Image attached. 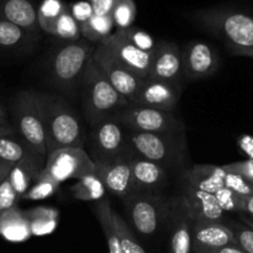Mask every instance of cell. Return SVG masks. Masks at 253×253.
I'll return each mask as SVG.
<instances>
[{"instance_id": "cell-4", "label": "cell", "mask_w": 253, "mask_h": 253, "mask_svg": "<svg viewBox=\"0 0 253 253\" xmlns=\"http://www.w3.org/2000/svg\"><path fill=\"white\" fill-rule=\"evenodd\" d=\"M131 151L163 168L178 167L185 161L187 140L184 132H133L127 131Z\"/></svg>"}, {"instance_id": "cell-1", "label": "cell", "mask_w": 253, "mask_h": 253, "mask_svg": "<svg viewBox=\"0 0 253 253\" xmlns=\"http://www.w3.org/2000/svg\"><path fill=\"white\" fill-rule=\"evenodd\" d=\"M48 155L62 148H83L85 137L76 111L62 96L40 93Z\"/></svg>"}, {"instance_id": "cell-40", "label": "cell", "mask_w": 253, "mask_h": 253, "mask_svg": "<svg viewBox=\"0 0 253 253\" xmlns=\"http://www.w3.org/2000/svg\"><path fill=\"white\" fill-rule=\"evenodd\" d=\"M20 197L12 188L11 183L7 177L0 183V214L6 210L11 209L17 204Z\"/></svg>"}, {"instance_id": "cell-5", "label": "cell", "mask_w": 253, "mask_h": 253, "mask_svg": "<svg viewBox=\"0 0 253 253\" xmlns=\"http://www.w3.org/2000/svg\"><path fill=\"white\" fill-rule=\"evenodd\" d=\"M124 208L131 229L143 237H152L168 224L172 200L161 194L135 192L124 199Z\"/></svg>"}, {"instance_id": "cell-30", "label": "cell", "mask_w": 253, "mask_h": 253, "mask_svg": "<svg viewBox=\"0 0 253 253\" xmlns=\"http://www.w3.org/2000/svg\"><path fill=\"white\" fill-rule=\"evenodd\" d=\"M71 193L74 199L81 202H99L104 199L106 189L95 174H90L72 185Z\"/></svg>"}, {"instance_id": "cell-31", "label": "cell", "mask_w": 253, "mask_h": 253, "mask_svg": "<svg viewBox=\"0 0 253 253\" xmlns=\"http://www.w3.org/2000/svg\"><path fill=\"white\" fill-rule=\"evenodd\" d=\"M113 221L123 253H146L143 247L138 242L133 230L127 224V221L119 212L114 211V210Z\"/></svg>"}, {"instance_id": "cell-17", "label": "cell", "mask_w": 253, "mask_h": 253, "mask_svg": "<svg viewBox=\"0 0 253 253\" xmlns=\"http://www.w3.org/2000/svg\"><path fill=\"white\" fill-rule=\"evenodd\" d=\"M130 167L136 192L161 194L168 180L166 168L133 152L130 156Z\"/></svg>"}, {"instance_id": "cell-15", "label": "cell", "mask_w": 253, "mask_h": 253, "mask_svg": "<svg viewBox=\"0 0 253 253\" xmlns=\"http://www.w3.org/2000/svg\"><path fill=\"white\" fill-rule=\"evenodd\" d=\"M182 95L180 83L146 79L142 88L130 104L172 113Z\"/></svg>"}, {"instance_id": "cell-27", "label": "cell", "mask_w": 253, "mask_h": 253, "mask_svg": "<svg viewBox=\"0 0 253 253\" xmlns=\"http://www.w3.org/2000/svg\"><path fill=\"white\" fill-rule=\"evenodd\" d=\"M36 155L40 153H37L31 146L27 145L21 137H17L16 135L0 137V161L15 165L25 158L34 157Z\"/></svg>"}, {"instance_id": "cell-50", "label": "cell", "mask_w": 253, "mask_h": 253, "mask_svg": "<svg viewBox=\"0 0 253 253\" xmlns=\"http://www.w3.org/2000/svg\"><path fill=\"white\" fill-rule=\"evenodd\" d=\"M241 215V220L242 221L245 222V225H247V226L249 227H251V229L253 230V216L252 215H247V214H245V212H242V214H240Z\"/></svg>"}, {"instance_id": "cell-2", "label": "cell", "mask_w": 253, "mask_h": 253, "mask_svg": "<svg viewBox=\"0 0 253 253\" xmlns=\"http://www.w3.org/2000/svg\"><path fill=\"white\" fill-rule=\"evenodd\" d=\"M192 20L221 39L229 49L253 48V15L231 7L197 10Z\"/></svg>"}, {"instance_id": "cell-13", "label": "cell", "mask_w": 253, "mask_h": 253, "mask_svg": "<svg viewBox=\"0 0 253 253\" xmlns=\"http://www.w3.org/2000/svg\"><path fill=\"white\" fill-rule=\"evenodd\" d=\"M100 43H103L126 68L140 78L147 79L155 51L150 52L140 48L125 39L118 30Z\"/></svg>"}, {"instance_id": "cell-53", "label": "cell", "mask_w": 253, "mask_h": 253, "mask_svg": "<svg viewBox=\"0 0 253 253\" xmlns=\"http://www.w3.org/2000/svg\"><path fill=\"white\" fill-rule=\"evenodd\" d=\"M252 185H253V183H252Z\"/></svg>"}, {"instance_id": "cell-33", "label": "cell", "mask_w": 253, "mask_h": 253, "mask_svg": "<svg viewBox=\"0 0 253 253\" xmlns=\"http://www.w3.org/2000/svg\"><path fill=\"white\" fill-rule=\"evenodd\" d=\"M51 36L61 39L66 42H76L82 40L81 27L69 11V6L53 24Z\"/></svg>"}, {"instance_id": "cell-16", "label": "cell", "mask_w": 253, "mask_h": 253, "mask_svg": "<svg viewBox=\"0 0 253 253\" xmlns=\"http://www.w3.org/2000/svg\"><path fill=\"white\" fill-rule=\"evenodd\" d=\"M183 76L182 52L178 44L160 41L156 44L147 79L179 83Z\"/></svg>"}, {"instance_id": "cell-18", "label": "cell", "mask_w": 253, "mask_h": 253, "mask_svg": "<svg viewBox=\"0 0 253 253\" xmlns=\"http://www.w3.org/2000/svg\"><path fill=\"white\" fill-rule=\"evenodd\" d=\"M192 222L183 198L173 199L168 219L170 225L169 253H193Z\"/></svg>"}, {"instance_id": "cell-52", "label": "cell", "mask_w": 253, "mask_h": 253, "mask_svg": "<svg viewBox=\"0 0 253 253\" xmlns=\"http://www.w3.org/2000/svg\"><path fill=\"white\" fill-rule=\"evenodd\" d=\"M85 1H89V0H85Z\"/></svg>"}, {"instance_id": "cell-48", "label": "cell", "mask_w": 253, "mask_h": 253, "mask_svg": "<svg viewBox=\"0 0 253 253\" xmlns=\"http://www.w3.org/2000/svg\"><path fill=\"white\" fill-rule=\"evenodd\" d=\"M232 54L235 56L247 57V58L253 59V48H245V49H230Z\"/></svg>"}, {"instance_id": "cell-9", "label": "cell", "mask_w": 253, "mask_h": 253, "mask_svg": "<svg viewBox=\"0 0 253 253\" xmlns=\"http://www.w3.org/2000/svg\"><path fill=\"white\" fill-rule=\"evenodd\" d=\"M46 160L44 167L36 178H49L62 184L68 179L78 180L95 173L93 160L84 148H62L53 151L47 156Z\"/></svg>"}, {"instance_id": "cell-25", "label": "cell", "mask_w": 253, "mask_h": 253, "mask_svg": "<svg viewBox=\"0 0 253 253\" xmlns=\"http://www.w3.org/2000/svg\"><path fill=\"white\" fill-rule=\"evenodd\" d=\"M24 212L29 220L32 236H43L51 234L58 225L59 212L54 208L41 205Z\"/></svg>"}, {"instance_id": "cell-32", "label": "cell", "mask_w": 253, "mask_h": 253, "mask_svg": "<svg viewBox=\"0 0 253 253\" xmlns=\"http://www.w3.org/2000/svg\"><path fill=\"white\" fill-rule=\"evenodd\" d=\"M68 9V5L62 0H43L37 9L40 30L51 35L56 20Z\"/></svg>"}, {"instance_id": "cell-35", "label": "cell", "mask_w": 253, "mask_h": 253, "mask_svg": "<svg viewBox=\"0 0 253 253\" xmlns=\"http://www.w3.org/2000/svg\"><path fill=\"white\" fill-rule=\"evenodd\" d=\"M59 185L61 184L49 178H36L35 184L31 185L21 198L25 200H31V202L47 199L59 189Z\"/></svg>"}, {"instance_id": "cell-34", "label": "cell", "mask_w": 253, "mask_h": 253, "mask_svg": "<svg viewBox=\"0 0 253 253\" xmlns=\"http://www.w3.org/2000/svg\"><path fill=\"white\" fill-rule=\"evenodd\" d=\"M137 15L135 0H118L111 17H113L114 25L118 27V30L128 29L132 26Z\"/></svg>"}, {"instance_id": "cell-39", "label": "cell", "mask_w": 253, "mask_h": 253, "mask_svg": "<svg viewBox=\"0 0 253 253\" xmlns=\"http://www.w3.org/2000/svg\"><path fill=\"white\" fill-rule=\"evenodd\" d=\"M224 185L227 189L232 190L242 197H250L253 194V185L249 180L232 173H226L224 179Z\"/></svg>"}, {"instance_id": "cell-6", "label": "cell", "mask_w": 253, "mask_h": 253, "mask_svg": "<svg viewBox=\"0 0 253 253\" xmlns=\"http://www.w3.org/2000/svg\"><path fill=\"white\" fill-rule=\"evenodd\" d=\"M95 47L85 40L67 42L52 58L51 81L54 86L64 93H72L81 85L86 66Z\"/></svg>"}, {"instance_id": "cell-10", "label": "cell", "mask_w": 253, "mask_h": 253, "mask_svg": "<svg viewBox=\"0 0 253 253\" xmlns=\"http://www.w3.org/2000/svg\"><path fill=\"white\" fill-rule=\"evenodd\" d=\"M91 58L113 88L131 103L141 90L146 79L140 78L126 68L103 43L96 44Z\"/></svg>"}, {"instance_id": "cell-7", "label": "cell", "mask_w": 253, "mask_h": 253, "mask_svg": "<svg viewBox=\"0 0 253 253\" xmlns=\"http://www.w3.org/2000/svg\"><path fill=\"white\" fill-rule=\"evenodd\" d=\"M14 119L20 137L37 153L47 158V133L40 93L20 91L15 98Z\"/></svg>"}, {"instance_id": "cell-20", "label": "cell", "mask_w": 253, "mask_h": 253, "mask_svg": "<svg viewBox=\"0 0 253 253\" xmlns=\"http://www.w3.org/2000/svg\"><path fill=\"white\" fill-rule=\"evenodd\" d=\"M182 198L192 220L222 221L224 219L225 212L217 204L214 194L195 189L187 184L184 187V194Z\"/></svg>"}, {"instance_id": "cell-43", "label": "cell", "mask_w": 253, "mask_h": 253, "mask_svg": "<svg viewBox=\"0 0 253 253\" xmlns=\"http://www.w3.org/2000/svg\"><path fill=\"white\" fill-rule=\"evenodd\" d=\"M93 9L94 15L98 16H108L111 15L118 0H89Z\"/></svg>"}, {"instance_id": "cell-28", "label": "cell", "mask_w": 253, "mask_h": 253, "mask_svg": "<svg viewBox=\"0 0 253 253\" xmlns=\"http://www.w3.org/2000/svg\"><path fill=\"white\" fill-rule=\"evenodd\" d=\"M36 36L0 16V48L16 49L29 46Z\"/></svg>"}, {"instance_id": "cell-23", "label": "cell", "mask_w": 253, "mask_h": 253, "mask_svg": "<svg viewBox=\"0 0 253 253\" xmlns=\"http://www.w3.org/2000/svg\"><path fill=\"white\" fill-rule=\"evenodd\" d=\"M44 161H46V157L36 155L34 157L25 158L12 166L11 170L7 175V179L10 180L12 188L20 198L27 192V189L31 187L32 180L39 175L42 168L44 167Z\"/></svg>"}, {"instance_id": "cell-38", "label": "cell", "mask_w": 253, "mask_h": 253, "mask_svg": "<svg viewBox=\"0 0 253 253\" xmlns=\"http://www.w3.org/2000/svg\"><path fill=\"white\" fill-rule=\"evenodd\" d=\"M121 35H123L125 39H127L128 41L132 42L133 44H136L140 48L145 49V51H155L156 48V42L153 41L152 36L150 34H147L146 31H142L140 29H136V27H128V29L124 30H118Z\"/></svg>"}, {"instance_id": "cell-19", "label": "cell", "mask_w": 253, "mask_h": 253, "mask_svg": "<svg viewBox=\"0 0 253 253\" xmlns=\"http://www.w3.org/2000/svg\"><path fill=\"white\" fill-rule=\"evenodd\" d=\"M192 245L193 251H197V250L203 249L231 246V245H236V240L231 230L222 221L193 220Z\"/></svg>"}, {"instance_id": "cell-45", "label": "cell", "mask_w": 253, "mask_h": 253, "mask_svg": "<svg viewBox=\"0 0 253 253\" xmlns=\"http://www.w3.org/2000/svg\"><path fill=\"white\" fill-rule=\"evenodd\" d=\"M193 253H246L244 250L240 249L236 245H231V246H222L217 247V249H203L193 251Z\"/></svg>"}, {"instance_id": "cell-14", "label": "cell", "mask_w": 253, "mask_h": 253, "mask_svg": "<svg viewBox=\"0 0 253 253\" xmlns=\"http://www.w3.org/2000/svg\"><path fill=\"white\" fill-rule=\"evenodd\" d=\"M180 52L183 74L192 81L209 78L219 68V56L207 42L192 41Z\"/></svg>"}, {"instance_id": "cell-24", "label": "cell", "mask_w": 253, "mask_h": 253, "mask_svg": "<svg viewBox=\"0 0 253 253\" xmlns=\"http://www.w3.org/2000/svg\"><path fill=\"white\" fill-rule=\"evenodd\" d=\"M0 235L10 242H22L32 236L26 215L17 205L0 214Z\"/></svg>"}, {"instance_id": "cell-3", "label": "cell", "mask_w": 253, "mask_h": 253, "mask_svg": "<svg viewBox=\"0 0 253 253\" xmlns=\"http://www.w3.org/2000/svg\"><path fill=\"white\" fill-rule=\"evenodd\" d=\"M82 104L90 126L104 119L111 118L119 110L128 105V101L113 88L100 69L89 61L81 82Z\"/></svg>"}, {"instance_id": "cell-49", "label": "cell", "mask_w": 253, "mask_h": 253, "mask_svg": "<svg viewBox=\"0 0 253 253\" xmlns=\"http://www.w3.org/2000/svg\"><path fill=\"white\" fill-rule=\"evenodd\" d=\"M245 214L253 216V194L245 198Z\"/></svg>"}, {"instance_id": "cell-44", "label": "cell", "mask_w": 253, "mask_h": 253, "mask_svg": "<svg viewBox=\"0 0 253 253\" xmlns=\"http://www.w3.org/2000/svg\"><path fill=\"white\" fill-rule=\"evenodd\" d=\"M237 147L249 160H253V135L242 133L237 138Z\"/></svg>"}, {"instance_id": "cell-22", "label": "cell", "mask_w": 253, "mask_h": 253, "mask_svg": "<svg viewBox=\"0 0 253 253\" xmlns=\"http://www.w3.org/2000/svg\"><path fill=\"white\" fill-rule=\"evenodd\" d=\"M226 172L221 166L195 165L185 173L187 184L195 189L205 193L215 194L217 190L224 188V179Z\"/></svg>"}, {"instance_id": "cell-29", "label": "cell", "mask_w": 253, "mask_h": 253, "mask_svg": "<svg viewBox=\"0 0 253 253\" xmlns=\"http://www.w3.org/2000/svg\"><path fill=\"white\" fill-rule=\"evenodd\" d=\"M81 27V34L85 41L96 42L100 43L106 37L113 34V29L115 27L111 15L108 16H98L93 15L88 21L79 25Z\"/></svg>"}, {"instance_id": "cell-37", "label": "cell", "mask_w": 253, "mask_h": 253, "mask_svg": "<svg viewBox=\"0 0 253 253\" xmlns=\"http://www.w3.org/2000/svg\"><path fill=\"white\" fill-rule=\"evenodd\" d=\"M226 225L231 230L237 246L246 253H253V230L251 227L235 221H229Z\"/></svg>"}, {"instance_id": "cell-41", "label": "cell", "mask_w": 253, "mask_h": 253, "mask_svg": "<svg viewBox=\"0 0 253 253\" xmlns=\"http://www.w3.org/2000/svg\"><path fill=\"white\" fill-rule=\"evenodd\" d=\"M226 173H232L237 174L240 177L245 178L250 183H253V160H245L240 162L229 163V165L221 166Z\"/></svg>"}, {"instance_id": "cell-11", "label": "cell", "mask_w": 253, "mask_h": 253, "mask_svg": "<svg viewBox=\"0 0 253 253\" xmlns=\"http://www.w3.org/2000/svg\"><path fill=\"white\" fill-rule=\"evenodd\" d=\"M91 160L108 161L124 156L131 151L127 141V130L115 119H104L91 126L90 131Z\"/></svg>"}, {"instance_id": "cell-21", "label": "cell", "mask_w": 253, "mask_h": 253, "mask_svg": "<svg viewBox=\"0 0 253 253\" xmlns=\"http://www.w3.org/2000/svg\"><path fill=\"white\" fill-rule=\"evenodd\" d=\"M0 16L34 36L41 31L37 9L30 0H0Z\"/></svg>"}, {"instance_id": "cell-47", "label": "cell", "mask_w": 253, "mask_h": 253, "mask_svg": "<svg viewBox=\"0 0 253 253\" xmlns=\"http://www.w3.org/2000/svg\"><path fill=\"white\" fill-rule=\"evenodd\" d=\"M12 163L5 162V161H0V183L9 175L10 170L12 168Z\"/></svg>"}, {"instance_id": "cell-46", "label": "cell", "mask_w": 253, "mask_h": 253, "mask_svg": "<svg viewBox=\"0 0 253 253\" xmlns=\"http://www.w3.org/2000/svg\"><path fill=\"white\" fill-rule=\"evenodd\" d=\"M17 131L14 126L10 125L7 120H0V137L1 136H11L16 135Z\"/></svg>"}, {"instance_id": "cell-8", "label": "cell", "mask_w": 253, "mask_h": 253, "mask_svg": "<svg viewBox=\"0 0 253 253\" xmlns=\"http://www.w3.org/2000/svg\"><path fill=\"white\" fill-rule=\"evenodd\" d=\"M113 118L124 128L133 132H185L183 121L172 113L133 105L130 103L113 115Z\"/></svg>"}, {"instance_id": "cell-51", "label": "cell", "mask_w": 253, "mask_h": 253, "mask_svg": "<svg viewBox=\"0 0 253 253\" xmlns=\"http://www.w3.org/2000/svg\"><path fill=\"white\" fill-rule=\"evenodd\" d=\"M7 115H6V111H5L4 106L0 104V120H7Z\"/></svg>"}, {"instance_id": "cell-36", "label": "cell", "mask_w": 253, "mask_h": 253, "mask_svg": "<svg viewBox=\"0 0 253 253\" xmlns=\"http://www.w3.org/2000/svg\"><path fill=\"white\" fill-rule=\"evenodd\" d=\"M215 199H216L217 204L221 208L222 211L229 212H239L242 214L245 212V198L242 195L236 194L232 190L227 189V188H221L215 193Z\"/></svg>"}, {"instance_id": "cell-26", "label": "cell", "mask_w": 253, "mask_h": 253, "mask_svg": "<svg viewBox=\"0 0 253 253\" xmlns=\"http://www.w3.org/2000/svg\"><path fill=\"white\" fill-rule=\"evenodd\" d=\"M94 212H95L96 220L99 221L101 230H103L109 253H123L120 242L116 236L115 227H114L113 209H111L110 202L105 198L96 202L95 207H94Z\"/></svg>"}, {"instance_id": "cell-42", "label": "cell", "mask_w": 253, "mask_h": 253, "mask_svg": "<svg viewBox=\"0 0 253 253\" xmlns=\"http://www.w3.org/2000/svg\"><path fill=\"white\" fill-rule=\"evenodd\" d=\"M69 11H71L72 16L74 17V20H76L79 25L88 21V20L94 15L90 2L85 1V0L73 2V4L69 6Z\"/></svg>"}, {"instance_id": "cell-12", "label": "cell", "mask_w": 253, "mask_h": 253, "mask_svg": "<svg viewBox=\"0 0 253 253\" xmlns=\"http://www.w3.org/2000/svg\"><path fill=\"white\" fill-rule=\"evenodd\" d=\"M132 151L108 161H95L94 174L101 180L105 189L120 199H126L136 192L130 167Z\"/></svg>"}]
</instances>
